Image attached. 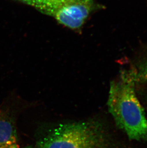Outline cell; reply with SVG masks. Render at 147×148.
I'll return each instance as SVG.
<instances>
[{"label": "cell", "instance_id": "cell-1", "mask_svg": "<svg viewBox=\"0 0 147 148\" xmlns=\"http://www.w3.org/2000/svg\"><path fill=\"white\" fill-rule=\"evenodd\" d=\"M134 76L112 82L108 101V110L118 128L131 140H147V119L135 92Z\"/></svg>", "mask_w": 147, "mask_h": 148}, {"label": "cell", "instance_id": "cell-2", "mask_svg": "<svg viewBox=\"0 0 147 148\" xmlns=\"http://www.w3.org/2000/svg\"><path fill=\"white\" fill-rule=\"evenodd\" d=\"M36 148H110L104 126L97 120L62 124L40 138Z\"/></svg>", "mask_w": 147, "mask_h": 148}, {"label": "cell", "instance_id": "cell-3", "mask_svg": "<svg viewBox=\"0 0 147 148\" xmlns=\"http://www.w3.org/2000/svg\"><path fill=\"white\" fill-rule=\"evenodd\" d=\"M52 17L72 29H78L94 10L93 0H15Z\"/></svg>", "mask_w": 147, "mask_h": 148}, {"label": "cell", "instance_id": "cell-4", "mask_svg": "<svg viewBox=\"0 0 147 148\" xmlns=\"http://www.w3.org/2000/svg\"><path fill=\"white\" fill-rule=\"evenodd\" d=\"M0 148H19L14 122L5 112H0Z\"/></svg>", "mask_w": 147, "mask_h": 148}, {"label": "cell", "instance_id": "cell-5", "mask_svg": "<svg viewBox=\"0 0 147 148\" xmlns=\"http://www.w3.org/2000/svg\"><path fill=\"white\" fill-rule=\"evenodd\" d=\"M33 148V147H31V146H27V147H24V148Z\"/></svg>", "mask_w": 147, "mask_h": 148}]
</instances>
